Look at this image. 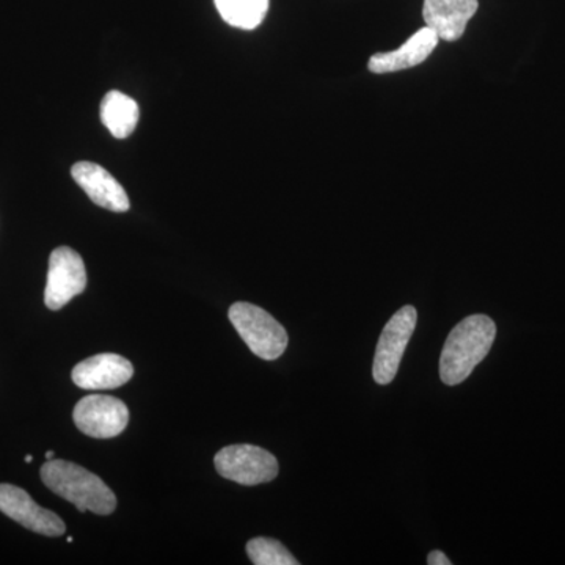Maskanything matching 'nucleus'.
Wrapping results in <instances>:
<instances>
[{
    "label": "nucleus",
    "instance_id": "obj_1",
    "mask_svg": "<svg viewBox=\"0 0 565 565\" xmlns=\"http://www.w3.org/2000/svg\"><path fill=\"white\" fill-rule=\"evenodd\" d=\"M497 338V326L489 316L473 315L457 323L446 340L440 356L444 384H462L482 360L489 355Z\"/></svg>",
    "mask_w": 565,
    "mask_h": 565
},
{
    "label": "nucleus",
    "instance_id": "obj_2",
    "mask_svg": "<svg viewBox=\"0 0 565 565\" xmlns=\"http://www.w3.org/2000/svg\"><path fill=\"white\" fill-rule=\"evenodd\" d=\"M41 481L51 492L76 505L81 512L109 515L117 508V497L109 487L104 484L99 476L90 473L81 465L47 460L41 467Z\"/></svg>",
    "mask_w": 565,
    "mask_h": 565
},
{
    "label": "nucleus",
    "instance_id": "obj_3",
    "mask_svg": "<svg viewBox=\"0 0 565 565\" xmlns=\"http://www.w3.org/2000/svg\"><path fill=\"white\" fill-rule=\"evenodd\" d=\"M228 316L245 344L259 359L277 360L288 348L289 338L285 327L263 308L237 302L232 305Z\"/></svg>",
    "mask_w": 565,
    "mask_h": 565
},
{
    "label": "nucleus",
    "instance_id": "obj_4",
    "mask_svg": "<svg viewBox=\"0 0 565 565\" xmlns=\"http://www.w3.org/2000/svg\"><path fill=\"white\" fill-rule=\"evenodd\" d=\"M218 475L241 486H258L278 476L277 459L266 449L253 445L226 446L214 459Z\"/></svg>",
    "mask_w": 565,
    "mask_h": 565
},
{
    "label": "nucleus",
    "instance_id": "obj_5",
    "mask_svg": "<svg viewBox=\"0 0 565 565\" xmlns=\"http://www.w3.org/2000/svg\"><path fill=\"white\" fill-rule=\"evenodd\" d=\"M416 319L415 307L405 305L386 322L374 356L373 377L379 385L392 384L396 377L405 349L415 333Z\"/></svg>",
    "mask_w": 565,
    "mask_h": 565
},
{
    "label": "nucleus",
    "instance_id": "obj_6",
    "mask_svg": "<svg viewBox=\"0 0 565 565\" xmlns=\"http://www.w3.org/2000/svg\"><path fill=\"white\" fill-rule=\"evenodd\" d=\"M87 288V270L79 253L58 247L51 253L44 303L50 310H61Z\"/></svg>",
    "mask_w": 565,
    "mask_h": 565
},
{
    "label": "nucleus",
    "instance_id": "obj_7",
    "mask_svg": "<svg viewBox=\"0 0 565 565\" xmlns=\"http://www.w3.org/2000/svg\"><path fill=\"white\" fill-rule=\"evenodd\" d=\"M74 424L82 434L93 438H111L128 427L129 411L117 397L93 394L74 407Z\"/></svg>",
    "mask_w": 565,
    "mask_h": 565
},
{
    "label": "nucleus",
    "instance_id": "obj_8",
    "mask_svg": "<svg viewBox=\"0 0 565 565\" xmlns=\"http://www.w3.org/2000/svg\"><path fill=\"white\" fill-rule=\"evenodd\" d=\"M0 512L36 534L58 537L66 531L61 516L41 508L31 494L17 486L0 484Z\"/></svg>",
    "mask_w": 565,
    "mask_h": 565
},
{
    "label": "nucleus",
    "instance_id": "obj_9",
    "mask_svg": "<svg viewBox=\"0 0 565 565\" xmlns=\"http://www.w3.org/2000/svg\"><path fill=\"white\" fill-rule=\"evenodd\" d=\"M134 375L132 363L117 353L90 356L73 370L74 384L84 390H114L128 384Z\"/></svg>",
    "mask_w": 565,
    "mask_h": 565
},
{
    "label": "nucleus",
    "instance_id": "obj_10",
    "mask_svg": "<svg viewBox=\"0 0 565 565\" xmlns=\"http://www.w3.org/2000/svg\"><path fill=\"white\" fill-rule=\"evenodd\" d=\"M74 181L90 196L93 203L111 212H126L131 206L125 188L104 167L77 162L71 169Z\"/></svg>",
    "mask_w": 565,
    "mask_h": 565
},
{
    "label": "nucleus",
    "instance_id": "obj_11",
    "mask_svg": "<svg viewBox=\"0 0 565 565\" xmlns=\"http://www.w3.org/2000/svg\"><path fill=\"white\" fill-rule=\"evenodd\" d=\"M478 9V0H424L423 18L438 39L457 41Z\"/></svg>",
    "mask_w": 565,
    "mask_h": 565
},
{
    "label": "nucleus",
    "instance_id": "obj_12",
    "mask_svg": "<svg viewBox=\"0 0 565 565\" xmlns=\"http://www.w3.org/2000/svg\"><path fill=\"white\" fill-rule=\"evenodd\" d=\"M438 41L440 39L437 33L426 25L405 41L404 46H401L399 50L374 54L367 62V68L374 74L396 73V71L414 68L433 54Z\"/></svg>",
    "mask_w": 565,
    "mask_h": 565
},
{
    "label": "nucleus",
    "instance_id": "obj_13",
    "mask_svg": "<svg viewBox=\"0 0 565 565\" xmlns=\"http://www.w3.org/2000/svg\"><path fill=\"white\" fill-rule=\"evenodd\" d=\"M139 104L131 96L118 90H111L104 96L102 103L103 125L109 129L115 139H128L139 122Z\"/></svg>",
    "mask_w": 565,
    "mask_h": 565
},
{
    "label": "nucleus",
    "instance_id": "obj_14",
    "mask_svg": "<svg viewBox=\"0 0 565 565\" xmlns=\"http://www.w3.org/2000/svg\"><path fill=\"white\" fill-rule=\"evenodd\" d=\"M222 20L233 28L253 31L266 18L269 0H214Z\"/></svg>",
    "mask_w": 565,
    "mask_h": 565
},
{
    "label": "nucleus",
    "instance_id": "obj_15",
    "mask_svg": "<svg viewBox=\"0 0 565 565\" xmlns=\"http://www.w3.org/2000/svg\"><path fill=\"white\" fill-rule=\"evenodd\" d=\"M247 555L255 565H299L289 550L275 539H252L247 544Z\"/></svg>",
    "mask_w": 565,
    "mask_h": 565
},
{
    "label": "nucleus",
    "instance_id": "obj_16",
    "mask_svg": "<svg viewBox=\"0 0 565 565\" xmlns=\"http://www.w3.org/2000/svg\"><path fill=\"white\" fill-rule=\"evenodd\" d=\"M427 564L429 565H451V559H448V556L445 555L440 550H434L429 556H427Z\"/></svg>",
    "mask_w": 565,
    "mask_h": 565
},
{
    "label": "nucleus",
    "instance_id": "obj_17",
    "mask_svg": "<svg viewBox=\"0 0 565 565\" xmlns=\"http://www.w3.org/2000/svg\"><path fill=\"white\" fill-rule=\"evenodd\" d=\"M54 456H55V455H54V451H47V452H46V459H47V460H52V459H54Z\"/></svg>",
    "mask_w": 565,
    "mask_h": 565
},
{
    "label": "nucleus",
    "instance_id": "obj_18",
    "mask_svg": "<svg viewBox=\"0 0 565 565\" xmlns=\"http://www.w3.org/2000/svg\"><path fill=\"white\" fill-rule=\"evenodd\" d=\"M25 462L31 463L32 462V456H25Z\"/></svg>",
    "mask_w": 565,
    "mask_h": 565
}]
</instances>
